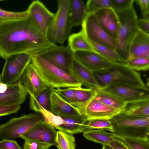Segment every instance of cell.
<instances>
[{
  "instance_id": "26",
  "label": "cell",
  "mask_w": 149,
  "mask_h": 149,
  "mask_svg": "<svg viewBox=\"0 0 149 149\" xmlns=\"http://www.w3.org/2000/svg\"><path fill=\"white\" fill-rule=\"evenodd\" d=\"M52 89L48 87L36 96H30L29 106L32 110L39 113L44 108L50 111V95Z\"/></svg>"
},
{
  "instance_id": "45",
  "label": "cell",
  "mask_w": 149,
  "mask_h": 149,
  "mask_svg": "<svg viewBox=\"0 0 149 149\" xmlns=\"http://www.w3.org/2000/svg\"><path fill=\"white\" fill-rule=\"evenodd\" d=\"M139 6L141 12L149 11V0H135Z\"/></svg>"
},
{
  "instance_id": "11",
  "label": "cell",
  "mask_w": 149,
  "mask_h": 149,
  "mask_svg": "<svg viewBox=\"0 0 149 149\" xmlns=\"http://www.w3.org/2000/svg\"><path fill=\"white\" fill-rule=\"evenodd\" d=\"M101 88L126 102L149 98V90L147 86L140 88L126 85H110Z\"/></svg>"
},
{
  "instance_id": "10",
  "label": "cell",
  "mask_w": 149,
  "mask_h": 149,
  "mask_svg": "<svg viewBox=\"0 0 149 149\" xmlns=\"http://www.w3.org/2000/svg\"><path fill=\"white\" fill-rule=\"evenodd\" d=\"M37 56L69 73V70L74 57L73 52L68 46L65 47L56 45Z\"/></svg>"
},
{
  "instance_id": "43",
  "label": "cell",
  "mask_w": 149,
  "mask_h": 149,
  "mask_svg": "<svg viewBox=\"0 0 149 149\" xmlns=\"http://www.w3.org/2000/svg\"><path fill=\"white\" fill-rule=\"evenodd\" d=\"M108 145L114 149H132L121 139L116 137Z\"/></svg>"
},
{
  "instance_id": "9",
  "label": "cell",
  "mask_w": 149,
  "mask_h": 149,
  "mask_svg": "<svg viewBox=\"0 0 149 149\" xmlns=\"http://www.w3.org/2000/svg\"><path fill=\"white\" fill-rule=\"evenodd\" d=\"M81 26V30L89 42L103 45L115 50L116 40L102 27L93 14H87Z\"/></svg>"
},
{
  "instance_id": "1",
  "label": "cell",
  "mask_w": 149,
  "mask_h": 149,
  "mask_svg": "<svg viewBox=\"0 0 149 149\" xmlns=\"http://www.w3.org/2000/svg\"><path fill=\"white\" fill-rule=\"evenodd\" d=\"M43 33L29 14L25 18L0 24V56L26 53L32 56L56 46Z\"/></svg>"
},
{
  "instance_id": "29",
  "label": "cell",
  "mask_w": 149,
  "mask_h": 149,
  "mask_svg": "<svg viewBox=\"0 0 149 149\" xmlns=\"http://www.w3.org/2000/svg\"><path fill=\"white\" fill-rule=\"evenodd\" d=\"M75 102L73 106L80 109L85 106L94 97L95 91L90 88L77 87L75 88Z\"/></svg>"
},
{
  "instance_id": "28",
  "label": "cell",
  "mask_w": 149,
  "mask_h": 149,
  "mask_svg": "<svg viewBox=\"0 0 149 149\" xmlns=\"http://www.w3.org/2000/svg\"><path fill=\"white\" fill-rule=\"evenodd\" d=\"M83 136L88 140L100 143L108 144L116 137L113 133L102 129L90 130L83 132Z\"/></svg>"
},
{
  "instance_id": "7",
  "label": "cell",
  "mask_w": 149,
  "mask_h": 149,
  "mask_svg": "<svg viewBox=\"0 0 149 149\" xmlns=\"http://www.w3.org/2000/svg\"><path fill=\"white\" fill-rule=\"evenodd\" d=\"M43 120L38 113L13 118L0 125V138L2 139H10L19 138Z\"/></svg>"
},
{
  "instance_id": "16",
  "label": "cell",
  "mask_w": 149,
  "mask_h": 149,
  "mask_svg": "<svg viewBox=\"0 0 149 149\" xmlns=\"http://www.w3.org/2000/svg\"><path fill=\"white\" fill-rule=\"evenodd\" d=\"M88 120L94 118L110 119L121 111L107 105L94 97L85 106L78 109Z\"/></svg>"
},
{
  "instance_id": "21",
  "label": "cell",
  "mask_w": 149,
  "mask_h": 149,
  "mask_svg": "<svg viewBox=\"0 0 149 149\" xmlns=\"http://www.w3.org/2000/svg\"><path fill=\"white\" fill-rule=\"evenodd\" d=\"M129 53L128 60L137 58H149V34L139 29L130 44Z\"/></svg>"
},
{
  "instance_id": "17",
  "label": "cell",
  "mask_w": 149,
  "mask_h": 149,
  "mask_svg": "<svg viewBox=\"0 0 149 149\" xmlns=\"http://www.w3.org/2000/svg\"><path fill=\"white\" fill-rule=\"evenodd\" d=\"M102 27L116 40L119 21L116 12L111 8L99 10L93 13Z\"/></svg>"
},
{
  "instance_id": "3",
  "label": "cell",
  "mask_w": 149,
  "mask_h": 149,
  "mask_svg": "<svg viewBox=\"0 0 149 149\" xmlns=\"http://www.w3.org/2000/svg\"><path fill=\"white\" fill-rule=\"evenodd\" d=\"M116 13L118 17L119 26L115 50L122 63L126 64L129 58L130 46L139 30L137 24V17L133 6Z\"/></svg>"
},
{
  "instance_id": "13",
  "label": "cell",
  "mask_w": 149,
  "mask_h": 149,
  "mask_svg": "<svg viewBox=\"0 0 149 149\" xmlns=\"http://www.w3.org/2000/svg\"><path fill=\"white\" fill-rule=\"evenodd\" d=\"M57 132L54 127L43 120L19 138L55 146Z\"/></svg>"
},
{
  "instance_id": "4",
  "label": "cell",
  "mask_w": 149,
  "mask_h": 149,
  "mask_svg": "<svg viewBox=\"0 0 149 149\" xmlns=\"http://www.w3.org/2000/svg\"><path fill=\"white\" fill-rule=\"evenodd\" d=\"M31 61L42 78L52 89L82 86L72 75L38 56H33Z\"/></svg>"
},
{
  "instance_id": "2",
  "label": "cell",
  "mask_w": 149,
  "mask_h": 149,
  "mask_svg": "<svg viewBox=\"0 0 149 149\" xmlns=\"http://www.w3.org/2000/svg\"><path fill=\"white\" fill-rule=\"evenodd\" d=\"M93 74L101 88L110 85L146 87L140 74L125 63H113L107 68Z\"/></svg>"
},
{
  "instance_id": "46",
  "label": "cell",
  "mask_w": 149,
  "mask_h": 149,
  "mask_svg": "<svg viewBox=\"0 0 149 149\" xmlns=\"http://www.w3.org/2000/svg\"><path fill=\"white\" fill-rule=\"evenodd\" d=\"M8 88V85L2 82L0 83V92L4 93L6 91Z\"/></svg>"
},
{
  "instance_id": "32",
  "label": "cell",
  "mask_w": 149,
  "mask_h": 149,
  "mask_svg": "<svg viewBox=\"0 0 149 149\" xmlns=\"http://www.w3.org/2000/svg\"><path fill=\"white\" fill-rule=\"evenodd\" d=\"M94 129H102L113 132V128L109 119L94 118L88 120L86 124L84 131Z\"/></svg>"
},
{
  "instance_id": "31",
  "label": "cell",
  "mask_w": 149,
  "mask_h": 149,
  "mask_svg": "<svg viewBox=\"0 0 149 149\" xmlns=\"http://www.w3.org/2000/svg\"><path fill=\"white\" fill-rule=\"evenodd\" d=\"M75 142L72 134L60 131L57 132L55 146L58 149H76Z\"/></svg>"
},
{
  "instance_id": "35",
  "label": "cell",
  "mask_w": 149,
  "mask_h": 149,
  "mask_svg": "<svg viewBox=\"0 0 149 149\" xmlns=\"http://www.w3.org/2000/svg\"><path fill=\"white\" fill-rule=\"evenodd\" d=\"M39 113L45 122L55 128L63 123V120L61 116L54 114L51 111L42 108L41 109Z\"/></svg>"
},
{
  "instance_id": "20",
  "label": "cell",
  "mask_w": 149,
  "mask_h": 149,
  "mask_svg": "<svg viewBox=\"0 0 149 149\" xmlns=\"http://www.w3.org/2000/svg\"><path fill=\"white\" fill-rule=\"evenodd\" d=\"M69 73L82 85L88 88L95 90L100 86L93 73L73 58Z\"/></svg>"
},
{
  "instance_id": "41",
  "label": "cell",
  "mask_w": 149,
  "mask_h": 149,
  "mask_svg": "<svg viewBox=\"0 0 149 149\" xmlns=\"http://www.w3.org/2000/svg\"><path fill=\"white\" fill-rule=\"evenodd\" d=\"M21 107L19 105L0 104V116L16 113Z\"/></svg>"
},
{
  "instance_id": "30",
  "label": "cell",
  "mask_w": 149,
  "mask_h": 149,
  "mask_svg": "<svg viewBox=\"0 0 149 149\" xmlns=\"http://www.w3.org/2000/svg\"><path fill=\"white\" fill-rule=\"evenodd\" d=\"M89 42L95 52L108 61L112 63H122L119 56L115 50L103 45Z\"/></svg>"
},
{
  "instance_id": "34",
  "label": "cell",
  "mask_w": 149,
  "mask_h": 149,
  "mask_svg": "<svg viewBox=\"0 0 149 149\" xmlns=\"http://www.w3.org/2000/svg\"><path fill=\"white\" fill-rule=\"evenodd\" d=\"M126 65L131 69L137 71H146L149 68V58H137L127 61Z\"/></svg>"
},
{
  "instance_id": "24",
  "label": "cell",
  "mask_w": 149,
  "mask_h": 149,
  "mask_svg": "<svg viewBox=\"0 0 149 149\" xmlns=\"http://www.w3.org/2000/svg\"><path fill=\"white\" fill-rule=\"evenodd\" d=\"M88 13L82 0H70L69 18L71 27L81 26Z\"/></svg>"
},
{
  "instance_id": "33",
  "label": "cell",
  "mask_w": 149,
  "mask_h": 149,
  "mask_svg": "<svg viewBox=\"0 0 149 149\" xmlns=\"http://www.w3.org/2000/svg\"><path fill=\"white\" fill-rule=\"evenodd\" d=\"M29 14L27 10L20 12H14L3 10L0 8V24L21 19Z\"/></svg>"
},
{
  "instance_id": "40",
  "label": "cell",
  "mask_w": 149,
  "mask_h": 149,
  "mask_svg": "<svg viewBox=\"0 0 149 149\" xmlns=\"http://www.w3.org/2000/svg\"><path fill=\"white\" fill-rule=\"evenodd\" d=\"M23 149H49L52 146L46 143L29 139H25Z\"/></svg>"
},
{
  "instance_id": "36",
  "label": "cell",
  "mask_w": 149,
  "mask_h": 149,
  "mask_svg": "<svg viewBox=\"0 0 149 149\" xmlns=\"http://www.w3.org/2000/svg\"><path fill=\"white\" fill-rule=\"evenodd\" d=\"M86 5L88 14H93L103 8H111V0H88Z\"/></svg>"
},
{
  "instance_id": "14",
  "label": "cell",
  "mask_w": 149,
  "mask_h": 149,
  "mask_svg": "<svg viewBox=\"0 0 149 149\" xmlns=\"http://www.w3.org/2000/svg\"><path fill=\"white\" fill-rule=\"evenodd\" d=\"M74 59L92 72L107 68L113 63L95 51H78L73 52Z\"/></svg>"
},
{
  "instance_id": "8",
  "label": "cell",
  "mask_w": 149,
  "mask_h": 149,
  "mask_svg": "<svg viewBox=\"0 0 149 149\" xmlns=\"http://www.w3.org/2000/svg\"><path fill=\"white\" fill-rule=\"evenodd\" d=\"M32 57L31 54L26 53L13 54L7 57L1 74L2 82L10 85L20 81Z\"/></svg>"
},
{
  "instance_id": "12",
  "label": "cell",
  "mask_w": 149,
  "mask_h": 149,
  "mask_svg": "<svg viewBox=\"0 0 149 149\" xmlns=\"http://www.w3.org/2000/svg\"><path fill=\"white\" fill-rule=\"evenodd\" d=\"M30 96H36L49 87L31 63L27 66L20 80Z\"/></svg>"
},
{
  "instance_id": "27",
  "label": "cell",
  "mask_w": 149,
  "mask_h": 149,
  "mask_svg": "<svg viewBox=\"0 0 149 149\" xmlns=\"http://www.w3.org/2000/svg\"><path fill=\"white\" fill-rule=\"evenodd\" d=\"M68 39V46L73 52L78 51H94L81 30L77 33L70 34Z\"/></svg>"
},
{
  "instance_id": "47",
  "label": "cell",
  "mask_w": 149,
  "mask_h": 149,
  "mask_svg": "<svg viewBox=\"0 0 149 149\" xmlns=\"http://www.w3.org/2000/svg\"><path fill=\"white\" fill-rule=\"evenodd\" d=\"M102 149H114L108 144L102 145Z\"/></svg>"
},
{
  "instance_id": "22",
  "label": "cell",
  "mask_w": 149,
  "mask_h": 149,
  "mask_svg": "<svg viewBox=\"0 0 149 149\" xmlns=\"http://www.w3.org/2000/svg\"><path fill=\"white\" fill-rule=\"evenodd\" d=\"M61 117L63 120V123L55 129L72 134L84 132L88 120L83 115L74 117Z\"/></svg>"
},
{
  "instance_id": "23",
  "label": "cell",
  "mask_w": 149,
  "mask_h": 149,
  "mask_svg": "<svg viewBox=\"0 0 149 149\" xmlns=\"http://www.w3.org/2000/svg\"><path fill=\"white\" fill-rule=\"evenodd\" d=\"M120 113L134 117L149 116V98L126 102Z\"/></svg>"
},
{
  "instance_id": "39",
  "label": "cell",
  "mask_w": 149,
  "mask_h": 149,
  "mask_svg": "<svg viewBox=\"0 0 149 149\" xmlns=\"http://www.w3.org/2000/svg\"><path fill=\"white\" fill-rule=\"evenodd\" d=\"M111 8L116 12L124 11L133 6L134 0H111Z\"/></svg>"
},
{
  "instance_id": "37",
  "label": "cell",
  "mask_w": 149,
  "mask_h": 149,
  "mask_svg": "<svg viewBox=\"0 0 149 149\" xmlns=\"http://www.w3.org/2000/svg\"><path fill=\"white\" fill-rule=\"evenodd\" d=\"M75 87L52 89L63 100L74 106L75 102Z\"/></svg>"
},
{
  "instance_id": "42",
  "label": "cell",
  "mask_w": 149,
  "mask_h": 149,
  "mask_svg": "<svg viewBox=\"0 0 149 149\" xmlns=\"http://www.w3.org/2000/svg\"><path fill=\"white\" fill-rule=\"evenodd\" d=\"M0 149H22L16 141L3 139L0 141Z\"/></svg>"
},
{
  "instance_id": "44",
  "label": "cell",
  "mask_w": 149,
  "mask_h": 149,
  "mask_svg": "<svg viewBox=\"0 0 149 149\" xmlns=\"http://www.w3.org/2000/svg\"><path fill=\"white\" fill-rule=\"evenodd\" d=\"M137 24L140 30L149 34V20L144 18H141L137 20Z\"/></svg>"
},
{
  "instance_id": "15",
  "label": "cell",
  "mask_w": 149,
  "mask_h": 149,
  "mask_svg": "<svg viewBox=\"0 0 149 149\" xmlns=\"http://www.w3.org/2000/svg\"><path fill=\"white\" fill-rule=\"evenodd\" d=\"M27 10L43 33L47 37L55 14L50 11L39 0L33 1Z\"/></svg>"
},
{
  "instance_id": "25",
  "label": "cell",
  "mask_w": 149,
  "mask_h": 149,
  "mask_svg": "<svg viewBox=\"0 0 149 149\" xmlns=\"http://www.w3.org/2000/svg\"><path fill=\"white\" fill-rule=\"evenodd\" d=\"M95 91L94 98L96 100L121 112L123 110L126 102L100 87L95 90Z\"/></svg>"
},
{
  "instance_id": "19",
  "label": "cell",
  "mask_w": 149,
  "mask_h": 149,
  "mask_svg": "<svg viewBox=\"0 0 149 149\" xmlns=\"http://www.w3.org/2000/svg\"><path fill=\"white\" fill-rule=\"evenodd\" d=\"M50 111L62 117H74L82 115L78 109L62 98L52 90L50 95Z\"/></svg>"
},
{
  "instance_id": "38",
  "label": "cell",
  "mask_w": 149,
  "mask_h": 149,
  "mask_svg": "<svg viewBox=\"0 0 149 149\" xmlns=\"http://www.w3.org/2000/svg\"><path fill=\"white\" fill-rule=\"evenodd\" d=\"M120 139L132 149H149V139L124 138Z\"/></svg>"
},
{
  "instance_id": "6",
  "label": "cell",
  "mask_w": 149,
  "mask_h": 149,
  "mask_svg": "<svg viewBox=\"0 0 149 149\" xmlns=\"http://www.w3.org/2000/svg\"><path fill=\"white\" fill-rule=\"evenodd\" d=\"M70 0L57 1L58 10L49 29L47 37L52 42L63 44L70 35L72 28L69 18Z\"/></svg>"
},
{
  "instance_id": "48",
  "label": "cell",
  "mask_w": 149,
  "mask_h": 149,
  "mask_svg": "<svg viewBox=\"0 0 149 149\" xmlns=\"http://www.w3.org/2000/svg\"><path fill=\"white\" fill-rule=\"evenodd\" d=\"M2 82L1 74H0V83Z\"/></svg>"
},
{
  "instance_id": "18",
  "label": "cell",
  "mask_w": 149,
  "mask_h": 149,
  "mask_svg": "<svg viewBox=\"0 0 149 149\" xmlns=\"http://www.w3.org/2000/svg\"><path fill=\"white\" fill-rule=\"evenodd\" d=\"M28 94L20 81L8 85L6 91L0 92V104L19 105L23 104Z\"/></svg>"
},
{
  "instance_id": "5",
  "label": "cell",
  "mask_w": 149,
  "mask_h": 149,
  "mask_svg": "<svg viewBox=\"0 0 149 149\" xmlns=\"http://www.w3.org/2000/svg\"><path fill=\"white\" fill-rule=\"evenodd\" d=\"M114 136L120 139H149V116L134 117L119 113L110 119Z\"/></svg>"
}]
</instances>
